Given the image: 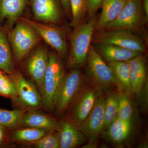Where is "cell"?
I'll return each instance as SVG.
<instances>
[{"mask_svg":"<svg viewBox=\"0 0 148 148\" xmlns=\"http://www.w3.org/2000/svg\"><path fill=\"white\" fill-rule=\"evenodd\" d=\"M0 70L10 75L14 72L12 53L7 35L0 28Z\"/></svg>","mask_w":148,"mask_h":148,"instance_id":"obj_20","label":"cell"},{"mask_svg":"<svg viewBox=\"0 0 148 148\" xmlns=\"http://www.w3.org/2000/svg\"><path fill=\"white\" fill-rule=\"evenodd\" d=\"M47 131L35 127H24L12 132V138L20 143H35L43 137Z\"/></svg>","mask_w":148,"mask_h":148,"instance_id":"obj_23","label":"cell"},{"mask_svg":"<svg viewBox=\"0 0 148 148\" xmlns=\"http://www.w3.org/2000/svg\"><path fill=\"white\" fill-rule=\"evenodd\" d=\"M141 5L146 21L148 20V0H141Z\"/></svg>","mask_w":148,"mask_h":148,"instance_id":"obj_33","label":"cell"},{"mask_svg":"<svg viewBox=\"0 0 148 148\" xmlns=\"http://www.w3.org/2000/svg\"><path fill=\"white\" fill-rule=\"evenodd\" d=\"M3 72V71H1V70H0V75H1V74Z\"/></svg>","mask_w":148,"mask_h":148,"instance_id":"obj_34","label":"cell"},{"mask_svg":"<svg viewBox=\"0 0 148 148\" xmlns=\"http://www.w3.org/2000/svg\"><path fill=\"white\" fill-rule=\"evenodd\" d=\"M65 75L64 66L60 58L55 52L51 51L49 53L48 65L40 94L42 104L46 109L51 110L56 108Z\"/></svg>","mask_w":148,"mask_h":148,"instance_id":"obj_2","label":"cell"},{"mask_svg":"<svg viewBox=\"0 0 148 148\" xmlns=\"http://www.w3.org/2000/svg\"><path fill=\"white\" fill-rule=\"evenodd\" d=\"M119 95L111 94L106 100L103 129H107L117 117Z\"/></svg>","mask_w":148,"mask_h":148,"instance_id":"obj_24","label":"cell"},{"mask_svg":"<svg viewBox=\"0 0 148 148\" xmlns=\"http://www.w3.org/2000/svg\"><path fill=\"white\" fill-rule=\"evenodd\" d=\"M127 1L128 0H103L101 5L102 12L95 23V32L104 29L108 24L115 20Z\"/></svg>","mask_w":148,"mask_h":148,"instance_id":"obj_16","label":"cell"},{"mask_svg":"<svg viewBox=\"0 0 148 148\" xmlns=\"http://www.w3.org/2000/svg\"><path fill=\"white\" fill-rule=\"evenodd\" d=\"M7 128L0 124V147L2 146L5 143Z\"/></svg>","mask_w":148,"mask_h":148,"instance_id":"obj_32","label":"cell"},{"mask_svg":"<svg viewBox=\"0 0 148 148\" xmlns=\"http://www.w3.org/2000/svg\"><path fill=\"white\" fill-rule=\"evenodd\" d=\"M49 62V53L45 48L40 47L32 54L28 60L27 68L32 79L41 92L44 78Z\"/></svg>","mask_w":148,"mask_h":148,"instance_id":"obj_12","label":"cell"},{"mask_svg":"<svg viewBox=\"0 0 148 148\" xmlns=\"http://www.w3.org/2000/svg\"><path fill=\"white\" fill-rule=\"evenodd\" d=\"M97 18L95 16L82 23L75 29L70 38V50L67 65L70 68L84 66L86 63L87 56L92 44Z\"/></svg>","mask_w":148,"mask_h":148,"instance_id":"obj_1","label":"cell"},{"mask_svg":"<svg viewBox=\"0 0 148 148\" xmlns=\"http://www.w3.org/2000/svg\"><path fill=\"white\" fill-rule=\"evenodd\" d=\"M19 125L23 127H35L45 130L47 131H58L59 123L56 120L35 110L24 112L21 116Z\"/></svg>","mask_w":148,"mask_h":148,"instance_id":"obj_13","label":"cell"},{"mask_svg":"<svg viewBox=\"0 0 148 148\" xmlns=\"http://www.w3.org/2000/svg\"><path fill=\"white\" fill-rule=\"evenodd\" d=\"M103 0H87V11L88 18L95 16L98 9L102 5Z\"/></svg>","mask_w":148,"mask_h":148,"instance_id":"obj_30","label":"cell"},{"mask_svg":"<svg viewBox=\"0 0 148 148\" xmlns=\"http://www.w3.org/2000/svg\"><path fill=\"white\" fill-rule=\"evenodd\" d=\"M0 95L12 99H16L17 97L15 84L4 72L0 75Z\"/></svg>","mask_w":148,"mask_h":148,"instance_id":"obj_28","label":"cell"},{"mask_svg":"<svg viewBox=\"0 0 148 148\" xmlns=\"http://www.w3.org/2000/svg\"><path fill=\"white\" fill-rule=\"evenodd\" d=\"M119 87L127 91H131L130 79L129 64L127 61L108 62Z\"/></svg>","mask_w":148,"mask_h":148,"instance_id":"obj_22","label":"cell"},{"mask_svg":"<svg viewBox=\"0 0 148 148\" xmlns=\"http://www.w3.org/2000/svg\"><path fill=\"white\" fill-rule=\"evenodd\" d=\"M10 77L16 86L17 97L23 105L37 108L42 104L41 95L32 82L26 79L19 72H14Z\"/></svg>","mask_w":148,"mask_h":148,"instance_id":"obj_10","label":"cell"},{"mask_svg":"<svg viewBox=\"0 0 148 148\" xmlns=\"http://www.w3.org/2000/svg\"><path fill=\"white\" fill-rule=\"evenodd\" d=\"M108 44L143 53L145 44L142 38L127 29H102L94 32L92 43Z\"/></svg>","mask_w":148,"mask_h":148,"instance_id":"obj_3","label":"cell"},{"mask_svg":"<svg viewBox=\"0 0 148 148\" xmlns=\"http://www.w3.org/2000/svg\"><path fill=\"white\" fill-rule=\"evenodd\" d=\"M133 109L130 99L127 95H119L117 117L119 119L130 121L132 118Z\"/></svg>","mask_w":148,"mask_h":148,"instance_id":"obj_29","label":"cell"},{"mask_svg":"<svg viewBox=\"0 0 148 148\" xmlns=\"http://www.w3.org/2000/svg\"><path fill=\"white\" fill-rule=\"evenodd\" d=\"M60 1L67 16L71 19V10L70 0H60Z\"/></svg>","mask_w":148,"mask_h":148,"instance_id":"obj_31","label":"cell"},{"mask_svg":"<svg viewBox=\"0 0 148 148\" xmlns=\"http://www.w3.org/2000/svg\"><path fill=\"white\" fill-rule=\"evenodd\" d=\"M29 0H0V18L14 22L20 18Z\"/></svg>","mask_w":148,"mask_h":148,"instance_id":"obj_19","label":"cell"},{"mask_svg":"<svg viewBox=\"0 0 148 148\" xmlns=\"http://www.w3.org/2000/svg\"><path fill=\"white\" fill-rule=\"evenodd\" d=\"M19 19L29 24L34 31L48 45L64 57L68 51V45L65 33L60 28L52 24L40 23L25 17Z\"/></svg>","mask_w":148,"mask_h":148,"instance_id":"obj_6","label":"cell"},{"mask_svg":"<svg viewBox=\"0 0 148 148\" xmlns=\"http://www.w3.org/2000/svg\"><path fill=\"white\" fill-rule=\"evenodd\" d=\"M25 111L12 110L0 108V124L8 128H14L19 125L21 116Z\"/></svg>","mask_w":148,"mask_h":148,"instance_id":"obj_26","label":"cell"},{"mask_svg":"<svg viewBox=\"0 0 148 148\" xmlns=\"http://www.w3.org/2000/svg\"><path fill=\"white\" fill-rule=\"evenodd\" d=\"M30 2L32 12L36 20L52 24L60 22V0H31Z\"/></svg>","mask_w":148,"mask_h":148,"instance_id":"obj_11","label":"cell"},{"mask_svg":"<svg viewBox=\"0 0 148 148\" xmlns=\"http://www.w3.org/2000/svg\"><path fill=\"white\" fill-rule=\"evenodd\" d=\"M129 66L130 79L131 91L135 94L142 89L146 79V59L143 54L127 61Z\"/></svg>","mask_w":148,"mask_h":148,"instance_id":"obj_17","label":"cell"},{"mask_svg":"<svg viewBox=\"0 0 148 148\" xmlns=\"http://www.w3.org/2000/svg\"><path fill=\"white\" fill-rule=\"evenodd\" d=\"M82 81V74L77 68H74L66 75L56 106L58 113H61L68 108L79 90Z\"/></svg>","mask_w":148,"mask_h":148,"instance_id":"obj_8","label":"cell"},{"mask_svg":"<svg viewBox=\"0 0 148 148\" xmlns=\"http://www.w3.org/2000/svg\"><path fill=\"white\" fill-rule=\"evenodd\" d=\"M95 90L89 89L82 94L73 110L71 119L74 124L79 126L87 118L96 99Z\"/></svg>","mask_w":148,"mask_h":148,"instance_id":"obj_18","label":"cell"},{"mask_svg":"<svg viewBox=\"0 0 148 148\" xmlns=\"http://www.w3.org/2000/svg\"><path fill=\"white\" fill-rule=\"evenodd\" d=\"M105 103L103 97L96 98L90 114L79 126L81 131L91 142L97 139L104 128Z\"/></svg>","mask_w":148,"mask_h":148,"instance_id":"obj_9","label":"cell"},{"mask_svg":"<svg viewBox=\"0 0 148 148\" xmlns=\"http://www.w3.org/2000/svg\"><path fill=\"white\" fill-rule=\"evenodd\" d=\"M86 63L90 76L98 84L103 86H119L111 68L95 50L92 44L88 54Z\"/></svg>","mask_w":148,"mask_h":148,"instance_id":"obj_7","label":"cell"},{"mask_svg":"<svg viewBox=\"0 0 148 148\" xmlns=\"http://www.w3.org/2000/svg\"><path fill=\"white\" fill-rule=\"evenodd\" d=\"M132 128L131 120L124 121L117 117L107 128V134L115 143L123 142L129 136Z\"/></svg>","mask_w":148,"mask_h":148,"instance_id":"obj_21","label":"cell"},{"mask_svg":"<svg viewBox=\"0 0 148 148\" xmlns=\"http://www.w3.org/2000/svg\"><path fill=\"white\" fill-rule=\"evenodd\" d=\"M92 44L95 50L108 62L127 61L143 54L114 45L100 43Z\"/></svg>","mask_w":148,"mask_h":148,"instance_id":"obj_14","label":"cell"},{"mask_svg":"<svg viewBox=\"0 0 148 148\" xmlns=\"http://www.w3.org/2000/svg\"><path fill=\"white\" fill-rule=\"evenodd\" d=\"M34 143L37 148H60V139L58 131H48L45 135Z\"/></svg>","mask_w":148,"mask_h":148,"instance_id":"obj_27","label":"cell"},{"mask_svg":"<svg viewBox=\"0 0 148 148\" xmlns=\"http://www.w3.org/2000/svg\"><path fill=\"white\" fill-rule=\"evenodd\" d=\"M71 10L70 26L74 29L82 23L87 11V0H70Z\"/></svg>","mask_w":148,"mask_h":148,"instance_id":"obj_25","label":"cell"},{"mask_svg":"<svg viewBox=\"0 0 148 148\" xmlns=\"http://www.w3.org/2000/svg\"><path fill=\"white\" fill-rule=\"evenodd\" d=\"M146 22L142 10L141 0H128L116 19L103 29H124L140 33L144 31Z\"/></svg>","mask_w":148,"mask_h":148,"instance_id":"obj_5","label":"cell"},{"mask_svg":"<svg viewBox=\"0 0 148 148\" xmlns=\"http://www.w3.org/2000/svg\"><path fill=\"white\" fill-rule=\"evenodd\" d=\"M7 37L14 57L19 61L27 56L40 40L34 29L21 21L8 32Z\"/></svg>","mask_w":148,"mask_h":148,"instance_id":"obj_4","label":"cell"},{"mask_svg":"<svg viewBox=\"0 0 148 148\" xmlns=\"http://www.w3.org/2000/svg\"><path fill=\"white\" fill-rule=\"evenodd\" d=\"M58 123L60 148H75L84 143L85 136L73 124L68 121Z\"/></svg>","mask_w":148,"mask_h":148,"instance_id":"obj_15","label":"cell"}]
</instances>
